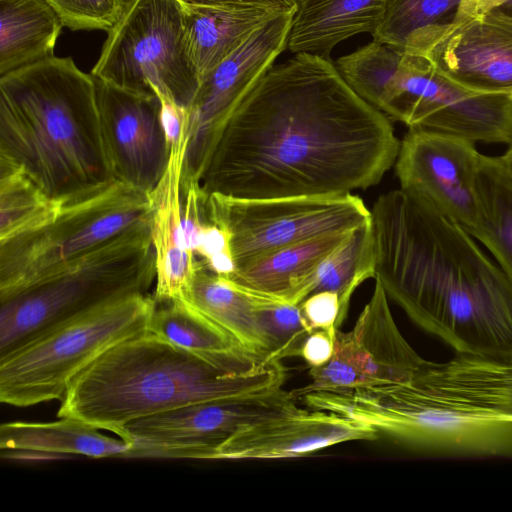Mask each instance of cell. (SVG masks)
<instances>
[{
  "label": "cell",
  "mask_w": 512,
  "mask_h": 512,
  "mask_svg": "<svg viewBox=\"0 0 512 512\" xmlns=\"http://www.w3.org/2000/svg\"><path fill=\"white\" fill-rule=\"evenodd\" d=\"M400 141L330 59L298 53L272 66L226 122L200 178L206 195L338 196L379 183Z\"/></svg>",
  "instance_id": "cell-1"
},
{
  "label": "cell",
  "mask_w": 512,
  "mask_h": 512,
  "mask_svg": "<svg viewBox=\"0 0 512 512\" xmlns=\"http://www.w3.org/2000/svg\"><path fill=\"white\" fill-rule=\"evenodd\" d=\"M370 211L387 296L456 353L512 359V281L471 235L401 188Z\"/></svg>",
  "instance_id": "cell-2"
},
{
  "label": "cell",
  "mask_w": 512,
  "mask_h": 512,
  "mask_svg": "<svg viewBox=\"0 0 512 512\" xmlns=\"http://www.w3.org/2000/svg\"><path fill=\"white\" fill-rule=\"evenodd\" d=\"M300 400L417 453L512 458V359L456 353L446 362L424 360L397 383L315 391Z\"/></svg>",
  "instance_id": "cell-3"
},
{
  "label": "cell",
  "mask_w": 512,
  "mask_h": 512,
  "mask_svg": "<svg viewBox=\"0 0 512 512\" xmlns=\"http://www.w3.org/2000/svg\"><path fill=\"white\" fill-rule=\"evenodd\" d=\"M282 362L263 366L248 353L203 355L149 331L108 349L70 384L58 417L118 437L137 419L188 404L282 387Z\"/></svg>",
  "instance_id": "cell-4"
},
{
  "label": "cell",
  "mask_w": 512,
  "mask_h": 512,
  "mask_svg": "<svg viewBox=\"0 0 512 512\" xmlns=\"http://www.w3.org/2000/svg\"><path fill=\"white\" fill-rule=\"evenodd\" d=\"M0 157L64 205L111 185L94 77L56 56L0 77Z\"/></svg>",
  "instance_id": "cell-5"
},
{
  "label": "cell",
  "mask_w": 512,
  "mask_h": 512,
  "mask_svg": "<svg viewBox=\"0 0 512 512\" xmlns=\"http://www.w3.org/2000/svg\"><path fill=\"white\" fill-rule=\"evenodd\" d=\"M156 281L150 217L0 302V355L40 330Z\"/></svg>",
  "instance_id": "cell-6"
},
{
  "label": "cell",
  "mask_w": 512,
  "mask_h": 512,
  "mask_svg": "<svg viewBox=\"0 0 512 512\" xmlns=\"http://www.w3.org/2000/svg\"><path fill=\"white\" fill-rule=\"evenodd\" d=\"M152 294L119 297L52 324L0 355V401L62 400L71 382L116 344L148 331Z\"/></svg>",
  "instance_id": "cell-7"
},
{
  "label": "cell",
  "mask_w": 512,
  "mask_h": 512,
  "mask_svg": "<svg viewBox=\"0 0 512 512\" xmlns=\"http://www.w3.org/2000/svg\"><path fill=\"white\" fill-rule=\"evenodd\" d=\"M149 217L148 193L119 181L65 204L51 223L0 243V302Z\"/></svg>",
  "instance_id": "cell-8"
},
{
  "label": "cell",
  "mask_w": 512,
  "mask_h": 512,
  "mask_svg": "<svg viewBox=\"0 0 512 512\" xmlns=\"http://www.w3.org/2000/svg\"><path fill=\"white\" fill-rule=\"evenodd\" d=\"M123 89L156 93L188 109L200 83L189 59L179 0H132L108 31L90 73Z\"/></svg>",
  "instance_id": "cell-9"
},
{
  "label": "cell",
  "mask_w": 512,
  "mask_h": 512,
  "mask_svg": "<svg viewBox=\"0 0 512 512\" xmlns=\"http://www.w3.org/2000/svg\"><path fill=\"white\" fill-rule=\"evenodd\" d=\"M204 207L229 235L235 270L283 247L371 221V211L352 193L269 199L205 194Z\"/></svg>",
  "instance_id": "cell-10"
},
{
  "label": "cell",
  "mask_w": 512,
  "mask_h": 512,
  "mask_svg": "<svg viewBox=\"0 0 512 512\" xmlns=\"http://www.w3.org/2000/svg\"><path fill=\"white\" fill-rule=\"evenodd\" d=\"M378 110L413 129L512 143V96L461 87L418 54L404 52Z\"/></svg>",
  "instance_id": "cell-11"
},
{
  "label": "cell",
  "mask_w": 512,
  "mask_h": 512,
  "mask_svg": "<svg viewBox=\"0 0 512 512\" xmlns=\"http://www.w3.org/2000/svg\"><path fill=\"white\" fill-rule=\"evenodd\" d=\"M297 400L282 386L197 402L132 421L120 438L132 445L127 457L213 459L241 429L301 410Z\"/></svg>",
  "instance_id": "cell-12"
},
{
  "label": "cell",
  "mask_w": 512,
  "mask_h": 512,
  "mask_svg": "<svg viewBox=\"0 0 512 512\" xmlns=\"http://www.w3.org/2000/svg\"><path fill=\"white\" fill-rule=\"evenodd\" d=\"M295 10L273 17L201 79L187 109L189 140L182 185L200 178L226 122L287 48Z\"/></svg>",
  "instance_id": "cell-13"
},
{
  "label": "cell",
  "mask_w": 512,
  "mask_h": 512,
  "mask_svg": "<svg viewBox=\"0 0 512 512\" xmlns=\"http://www.w3.org/2000/svg\"><path fill=\"white\" fill-rule=\"evenodd\" d=\"M424 360L400 332L388 296L375 280L373 294L353 328L336 329L332 358L310 368V383L292 392L299 399L315 391L393 384L409 378Z\"/></svg>",
  "instance_id": "cell-14"
},
{
  "label": "cell",
  "mask_w": 512,
  "mask_h": 512,
  "mask_svg": "<svg viewBox=\"0 0 512 512\" xmlns=\"http://www.w3.org/2000/svg\"><path fill=\"white\" fill-rule=\"evenodd\" d=\"M480 156L469 140L409 128L395 171L401 189L425 199L471 234L478 221L474 182Z\"/></svg>",
  "instance_id": "cell-15"
},
{
  "label": "cell",
  "mask_w": 512,
  "mask_h": 512,
  "mask_svg": "<svg viewBox=\"0 0 512 512\" xmlns=\"http://www.w3.org/2000/svg\"><path fill=\"white\" fill-rule=\"evenodd\" d=\"M95 82L114 179L149 193L163 176L170 156L162 124V100L156 93L135 92L98 79Z\"/></svg>",
  "instance_id": "cell-16"
},
{
  "label": "cell",
  "mask_w": 512,
  "mask_h": 512,
  "mask_svg": "<svg viewBox=\"0 0 512 512\" xmlns=\"http://www.w3.org/2000/svg\"><path fill=\"white\" fill-rule=\"evenodd\" d=\"M418 55L461 87L512 96L511 19L460 7Z\"/></svg>",
  "instance_id": "cell-17"
},
{
  "label": "cell",
  "mask_w": 512,
  "mask_h": 512,
  "mask_svg": "<svg viewBox=\"0 0 512 512\" xmlns=\"http://www.w3.org/2000/svg\"><path fill=\"white\" fill-rule=\"evenodd\" d=\"M379 433L368 424L337 413L301 409L241 429L215 452L213 459L264 460L297 458L352 441H371Z\"/></svg>",
  "instance_id": "cell-18"
},
{
  "label": "cell",
  "mask_w": 512,
  "mask_h": 512,
  "mask_svg": "<svg viewBox=\"0 0 512 512\" xmlns=\"http://www.w3.org/2000/svg\"><path fill=\"white\" fill-rule=\"evenodd\" d=\"M188 140L187 131L170 147L167 168L148 193L156 262L152 296L156 303L181 298L198 265L195 256L185 247L182 226L181 182Z\"/></svg>",
  "instance_id": "cell-19"
},
{
  "label": "cell",
  "mask_w": 512,
  "mask_h": 512,
  "mask_svg": "<svg viewBox=\"0 0 512 512\" xmlns=\"http://www.w3.org/2000/svg\"><path fill=\"white\" fill-rule=\"evenodd\" d=\"M351 231L314 237L283 247L235 270L226 278L255 295L298 305L308 297L312 276L320 263Z\"/></svg>",
  "instance_id": "cell-20"
},
{
  "label": "cell",
  "mask_w": 512,
  "mask_h": 512,
  "mask_svg": "<svg viewBox=\"0 0 512 512\" xmlns=\"http://www.w3.org/2000/svg\"><path fill=\"white\" fill-rule=\"evenodd\" d=\"M287 48L329 59L340 42L360 33L373 35L388 0H295Z\"/></svg>",
  "instance_id": "cell-21"
},
{
  "label": "cell",
  "mask_w": 512,
  "mask_h": 512,
  "mask_svg": "<svg viewBox=\"0 0 512 512\" xmlns=\"http://www.w3.org/2000/svg\"><path fill=\"white\" fill-rule=\"evenodd\" d=\"M281 12L285 11L260 7L183 5L187 53L199 80Z\"/></svg>",
  "instance_id": "cell-22"
},
{
  "label": "cell",
  "mask_w": 512,
  "mask_h": 512,
  "mask_svg": "<svg viewBox=\"0 0 512 512\" xmlns=\"http://www.w3.org/2000/svg\"><path fill=\"white\" fill-rule=\"evenodd\" d=\"M63 27L46 0H0V77L54 57Z\"/></svg>",
  "instance_id": "cell-23"
},
{
  "label": "cell",
  "mask_w": 512,
  "mask_h": 512,
  "mask_svg": "<svg viewBox=\"0 0 512 512\" xmlns=\"http://www.w3.org/2000/svg\"><path fill=\"white\" fill-rule=\"evenodd\" d=\"M181 298L223 328L262 365H269L265 362V346L255 316V294L210 271L198 261Z\"/></svg>",
  "instance_id": "cell-24"
},
{
  "label": "cell",
  "mask_w": 512,
  "mask_h": 512,
  "mask_svg": "<svg viewBox=\"0 0 512 512\" xmlns=\"http://www.w3.org/2000/svg\"><path fill=\"white\" fill-rule=\"evenodd\" d=\"M0 448L92 458L127 457L131 443L106 436L99 429L70 417L52 422L14 421L0 427Z\"/></svg>",
  "instance_id": "cell-25"
},
{
  "label": "cell",
  "mask_w": 512,
  "mask_h": 512,
  "mask_svg": "<svg viewBox=\"0 0 512 512\" xmlns=\"http://www.w3.org/2000/svg\"><path fill=\"white\" fill-rule=\"evenodd\" d=\"M474 187L478 221L470 235L491 251L512 281V170L501 156L481 154Z\"/></svg>",
  "instance_id": "cell-26"
},
{
  "label": "cell",
  "mask_w": 512,
  "mask_h": 512,
  "mask_svg": "<svg viewBox=\"0 0 512 512\" xmlns=\"http://www.w3.org/2000/svg\"><path fill=\"white\" fill-rule=\"evenodd\" d=\"M63 206L21 166L0 157V243L51 223Z\"/></svg>",
  "instance_id": "cell-27"
},
{
  "label": "cell",
  "mask_w": 512,
  "mask_h": 512,
  "mask_svg": "<svg viewBox=\"0 0 512 512\" xmlns=\"http://www.w3.org/2000/svg\"><path fill=\"white\" fill-rule=\"evenodd\" d=\"M463 0H388L374 40L406 53L419 54L431 39L449 26Z\"/></svg>",
  "instance_id": "cell-28"
},
{
  "label": "cell",
  "mask_w": 512,
  "mask_h": 512,
  "mask_svg": "<svg viewBox=\"0 0 512 512\" xmlns=\"http://www.w3.org/2000/svg\"><path fill=\"white\" fill-rule=\"evenodd\" d=\"M375 267V243L370 221L351 231L313 274L309 295L332 291L339 296L338 329L345 320L352 294L365 280L375 277Z\"/></svg>",
  "instance_id": "cell-29"
},
{
  "label": "cell",
  "mask_w": 512,
  "mask_h": 512,
  "mask_svg": "<svg viewBox=\"0 0 512 512\" xmlns=\"http://www.w3.org/2000/svg\"><path fill=\"white\" fill-rule=\"evenodd\" d=\"M148 331L198 354L248 353L223 328L182 298L155 302Z\"/></svg>",
  "instance_id": "cell-30"
},
{
  "label": "cell",
  "mask_w": 512,
  "mask_h": 512,
  "mask_svg": "<svg viewBox=\"0 0 512 512\" xmlns=\"http://www.w3.org/2000/svg\"><path fill=\"white\" fill-rule=\"evenodd\" d=\"M403 54L404 51L373 39L358 50L338 58L334 65L346 84L378 109Z\"/></svg>",
  "instance_id": "cell-31"
},
{
  "label": "cell",
  "mask_w": 512,
  "mask_h": 512,
  "mask_svg": "<svg viewBox=\"0 0 512 512\" xmlns=\"http://www.w3.org/2000/svg\"><path fill=\"white\" fill-rule=\"evenodd\" d=\"M255 316L265 346L266 364L300 356L302 345L313 330L299 304L256 295Z\"/></svg>",
  "instance_id": "cell-32"
},
{
  "label": "cell",
  "mask_w": 512,
  "mask_h": 512,
  "mask_svg": "<svg viewBox=\"0 0 512 512\" xmlns=\"http://www.w3.org/2000/svg\"><path fill=\"white\" fill-rule=\"evenodd\" d=\"M73 31H110L132 0H46Z\"/></svg>",
  "instance_id": "cell-33"
},
{
  "label": "cell",
  "mask_w": 512,
  "mask_h": 512,
  "mask_svg": "<svg viewBox=\"0 0 512 512\" xmlns=\"http://www.w3.org/2000/svg\"><path fill=\"white\" fill-rule=\"evenodd\" d=\"M299 305L304 319L313 331L324 330L335 335L340 316V299L336 292L313 293Z\"/></svg>",
  "instance_id": "cell-34"
},
{
  "label": "cell",
  "mask_w": 512,
  "mask_h": 512,
  "mask_svg": "<svg viewBox=\"0 0 512 512\" xmlns=\"http://www.w3.org/2000/svg\"><path fill=\"white\" fill-rule=\"evenodd\" d=\"M335 335L324 330L313 331L304 341L300 356L310 368L325 365L334 353Z\"/></svg>",
  "instance_id": "cell-35"
},
{
  "label": "cell",
  "mask_w": 512,
  "mask_h": 512,
  "mask_svg": "<svg viewBox=\"0 0 512 512\" xmlns=\"http://www.w3.org/2000/svg\"><path fill=\"white\" fill-rule=\"evenodd\" d=\"M188 6H214V7H260L279 11L295 10V0H179Z\"/></svg>",
  "instance_id": "cell-36"
},
{
  "label": "cell",
  "mask_w": 512,
  "mask_h": 512,
  "mask_svg": "<svg viewBox=\"0 0 512 512\" xmlns=\"http://www.w3.org/2000/svg\"><path fill=\"white\" fill-rule=\"evenodd\" d=\"M461 8L489 12L512 20V0H463Z\"/></svg>",
  "instance_id": "cell-37"
},
{
  "label": "cell",
  "mask_w": 512,
  "mask_h": 512,
  "mask_svg": "<svg viewBox=\"0 0 512 512\" xmlns=\"http://www.w3.org/2000/svg\"><path fill=\"white\" fill-rule=\"evenodd\" d=\"M506 165L512 170V143L509 144L506 152L501 156Z\"/></svg>",
  "instance_id": "cell-38"
}]
</instances>
